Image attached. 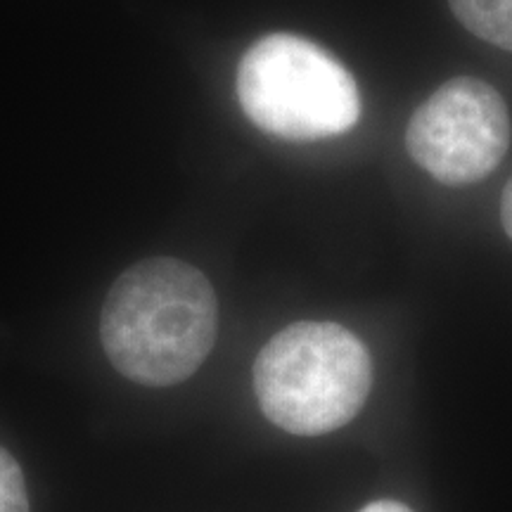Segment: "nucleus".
Masks as SVG:
<instances>
[{
  "label": "nucleus",
  "mask_w": 512,
  "mask_h": 512,
  "mask_svg": "<svg viewBox=\"0 0 512 512\" xmlns=\"http://www.w3.org/2000/svg\"><path fill=\"white\" fill-rule=\"evenodd\" d=\"M219 330V302L202 271L178 259L128 268L102 306L100 339L112 366L147 387H169L195 373Z\"/></svg>",
  "instance_id": "f257e3e1"
},
{
  "label": "nucleus",
  "mask_w": 512,
  "mask_h": 512,
  "mask_svg": "<svg viewBox=\"0 0 512 512\" xmlns=\"http://www.w3.org/2000/svg\"><path fill=\"white\" fill-rule=\"evenodd\" d=\"M373 387V361L354 332L330 320L280 330L254 363L261 411L280 430L318 437L349 425Z\"/></svg>",
  "instance_id": "f03ea898"
},
{
  "label": "nucleus",
  "mask_w": 512,
  "mask_h": 512,
  "mask_svg": "<svg viewBox=\"0 0 512 512\" xmlns=\"http://www.w3.org/2000/svg\"><path fill=\"white\" fill-rule=\"evenodd\" d=\"M238 98L261 131L297 143L339 136L361 119V93L349 69L294 34L259 38L242 55Z\"/></svg>",
  "instance_id": "7ed1b4c3"
},
{
  "label": "nucleus",
  "mask_w": 512,
  "mask_h": 512,
  "mask_svg": "<svg viewBox=\"0 0 512 512\" xmlns=\"http://www.w3.org/2000/svg\"><path fill=\"white\" fill-rule=\"evenodd\" d=\"M508 105L494 86L456 76L439 86L406 128L408 155L444 185L482 181L510 147Z\"/></svg>",
  "instance_id": "20e7f679"
},
{
  "label": "nucleus",
  "mask_w": 512,
  "mask_h": 512,
  "mask_svg": "<svg viewBox=\"0 0 512 512\" xmlns=\"http://www.w3.org/2000/svg\"><path fill=\"white\" fill-rule=\"evenodd\" d=\"M448 5L470 34L512 53V0H448Z\"/></svg>",
  "instance_id": "39448f33"
},
{
  "label": "nucleus",
  "mask_w": 512,
  "mask_h": 512,
  "mask_svg": "<svg viewBox=\"0 0 512 512\" xmlns=\"http://www.w3.org/2000/svg\"><path fill=\"white\" fill-rule=\"evenodd\" d=\"M0 512H31L22 467L0 448Z\"/></svg>",
  "instance_id": "423d86ee"
},
{
  "label": "nucleus",
  "mask_w": 512,
  "mask_h": 512,
  "mask_svg": "<svg viewBox=\"0 0 512 512\" xmlns=\"http://www.w3.org/2000/svg\"><path fill=\"white\" fill-rule=\"evenodd\" d=\"M501 221H503L505 233H508V238L512 240V178L510 183L505 185L503 197H501Z\"/></svg>",
  "instance_id": "0eeeda50"
},
{
  "label": "nucleus",
  "mask_w": 512,
  "mask_h": 512,
  "mask_svg": "<svg viewBox=\"0 0 512 512\" xmlns=\"http://www.w3.org/2000/svg\"><path fill=\"white\" fill-rule=\"evenodd\" d=\"M358 512H415L399 501H375Z\"/></svg>",
  "instance_id": "6e6552de"
}]
</instances>
